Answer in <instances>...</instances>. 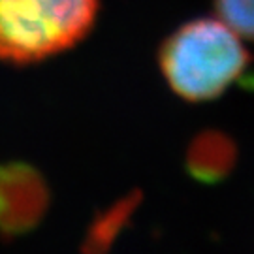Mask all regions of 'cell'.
<instances>
[{"label": "cell", "instance_id": "cell-5", "mask_svg": "<svg viewBox=\"0 0 254 254\" xmlns=\"http://www.w3.org/2000/svg\"><path fill=\"white\" fill-rule=\"evenodd\" d=\"M228 153H230V149H226V141L222 137H200L192 147L189 166L196 177L209 179V177H215L226 170V164L230 162Z\"/></svg>", "mask_w": 254, "mask_h": 254}, {"label": "cell", "instance_id": "cell-6", "mask_svg": "<svg viewBox=\"0 0 254 254\" xmlns=\"http://www.w3.org/2000/svg\"><path fill=\"white\" fill-rule=\"evenodd\" d=\"M220 21L237 36L254 40V0H215Z\"/></svg>", "mask_w": 254, "mask_h": 254}, {"label": "cell", "instance_id": "cell-3", "mask_svg": "<svg viewBox=\"0 0 254 254\" xmlns=\"http://www.w3.org/2000/svg\"><path fill=\"white\" fill-rule=\"evenodd\" d=\"M49 189L44 175L25 162L0 164V234H28L46 217Z\"/></svg>", "mask_w": 254, "mask_h": 254}, {"label": "cell", "instance_id": "cell-2", "mask_svg": "<svg viewBox=\"0 0 254 254\" xmlns=\"http://www.w3.org/2000/svg\"><path fill=\"white\" fill-rule=\"evenodd\" d=\"M98 0H0V61L32 64L89 34Z\"/></svg>", "mask_w": 254, "mask_h": 254}, {"label": "cell", "instance_id": "cell-4", "mask_svg": "<svg viewBox=\"0 0 254 254\" xmlns=\"http://www.w3.org/2000/svg\"><path fill=\"white\" fill-rule=\"evenodd\" d=\"M137 198L139 196L130 194L94 218V222L89 228V234L85 237V251H89V253L106 251L117 239L123 226L130 220V215L134 213L137 205Z\"/></svg>", "mask_w": 254, "mask_h": 254}, {"label": "cell", "instance_id": "cell-1", "mask_svg": "<svg viewBox=\"0 0 254 254\" xmlns=\"http://www.w3.org/2000/svg\"><path fill=\"white\" fill-rule=\"evenodd\" d=\"M249 53L224 21L194 19L160 49V68L175 94L189 102L217 98L247 70Z\"/></svg>", "mask_w": 254, "mask_h": 254}]
</instances>
